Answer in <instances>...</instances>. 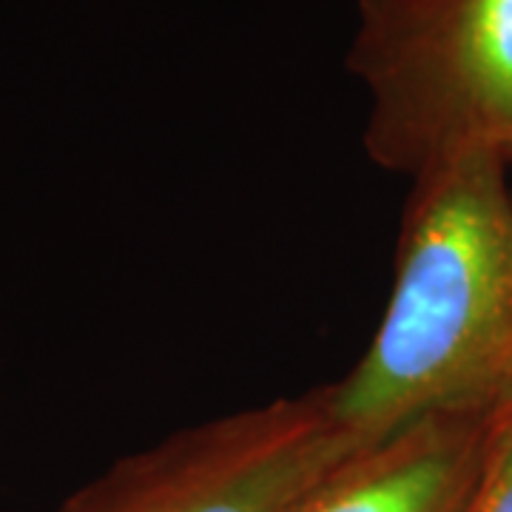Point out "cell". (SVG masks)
Segmentation results:
<instances>
[{
  "label": "cell",
  "instance_id": "6",
  "mask_svg": "<svg viewBox=\"0 0 512 512\" xmlns=\"http://www.w3.org/2000/svg\"><path fill=\"white\" fill-rule=\"evenodd\" d=\"M510 165H512V157H510Z\"/></svg>",
  "mask_w": 512,
  "mask_h": 512
},
{
  "label": "cell",
  "instance_id": "2",
  "mask_svg": "<svg viewBox=\"0 0 512 512\" xmlns=\"http://www.w3.org/2000/svg\"><path fill=\"white\" fill-rule=\"evenodd\" d=\"M348 69L384 171L413 180L473 151L512 157V0H356Z\"/></svg>",
  "mask_w": 512,
  "mask_h": 512
},
{
  "label": "cell",
  "instance_id": "1",
  "mask_svg": "<svg viewBox=\"0 0 512 512\" xmlns=\"http://www.w3.org/2000/svg\"><path fill=\"white\" fill-rule=\"evenodd\" d=\"M512 165L473 151L413 177L382 322L336 419L362 444L430 416L512 407Z\"/></svg>",
  "mask_w": 512,
  "mask_h": 512
},
{
  "label": "cell",
  "instance_id": "3",
  "mask_svg": "<svg viewBox=\"0 0 512 512\" xmlns=\"http://www.w3.org/2000/svg\"><path fill=\"white\" fill-rule=\"evenodd\" d=\"M359 447L328 387L171 433L69 495L57 512H291Z\"/></svg>",
  "mask_w": 512,
  "mask_h": 512
},
{
  "label": "cell",
  "instance_id": "4",
  "mask_svg": "<svg viewBox=\"0 0 512 512\" xmlns=\"http://www.w3.org/2000/svg\"><path fill=\"white\" fill-rule=\"evenodd\" d=\"M495 416H430L359 447L291 512H467Z\"/></svg>",
  "mask_w": 512,
  "mask_h": 512
},
{
  "label": "cell",
  "instance_id": "5",
  "mask_svg": "<svg viewBox=\"0 0 512 512\" xmlns=\"http://www.w3.org/2000/svg\"><path fill=\"white\" fill-rule=\"evenodd\" d=\"M467 512H512V407L493 419L484 470Z\"/></svg>",
  "mask_w": 512,
  "mask_h": 512
}]
</instances>
